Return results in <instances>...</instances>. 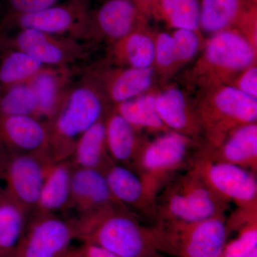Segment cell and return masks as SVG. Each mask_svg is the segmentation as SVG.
<instances>
[{
    "label": "cell",
    "instance_id": "16",
    "mask_svg": "<svg viewBox=\"0 0 257 257\" xmlns=\"http://www.w3.org/2000/svg\"><path fill=\"white\" fill-rule=\"evenodd\" d=\"M111 207H125L113 196L102 172L74 169L67 209H74L80 216Z\"/></svg>",
    "mask_w": 257,
    "mask_h": 257
},
{
    "label": "cell",
    "instance_id": "34",
    "mask_svg": "<svg viewBox=\"0 0 257 257\" xmlns=\"http://www.w3.org/2000/svg\"><path fill=\"white\" fill-rule=\"evenodd\" d=\"M228 85L257 99L256 63L251 64L240 72Z\"/></svg>",
    "mask_w": 257,
    "mask_h": 257
},
{
    "label": "cell",
    "instance_id": "23",
    "mask_svg": "<svg viewBox=\"0 0 257 257\" xmlns=\"http://www.w3.org/2000/svg\"><path fill=\"white\" fill-rule=\"evenodd\" d=\"M155 35L147 26L111 44L109 57L115 64L135 68H151L155 62Z\"/></svg>",
    "mask_w": 257,
    "mask_h": 257
},
{
    "label": "cell",
    "instance_id": "38",
    "mask_svg": "<svg viewBox=\"0 0 257 257\" xmlns=\"http://www.w3.org/2000/svg\"><path fill=\"white\" fill-rule=\"evenodd\" d=\"M135 4L138 5L140 10L143 12L144 15H146L147 18H150V12L160 0H133Z\"/></svg>",
    "mask_w": 257,
    "mask_h": 257
},
{
    "label": "cell",
    "instance_id": "22",
    "mask_svg": "<svg viewBox=\"0 0 257 257\" xmlns=\"http://www.w3.org/2000/svg\"><path fill=\"white\" fill-rule=\"evenodd\" d=\"M74 169L69 160L50 166L32 214H55L57 211L68 208Z\"/></svg>",
    "mask_w": 257,
    "mask_h": 257
},
{
    "label": "cell",
    "instance_id": "10",
    "mask_svg": "<svg viewBox=\"0 0 257 257\" xmlns=\"http://www.w3.org/2000/svg\"><path fill=\"white\" fill-rule=\"evenodd\" d=\"M75 239L73 219L55 214H32L10 257H67Z\"/></svg>",
    "mask_w": 257,
    "mask_h": 257
},
{
    "label": "cell",
    "instance_id": "40",
    "mask_svg": "<svg viewBox=\"0 0 257 257\" xmlns=\"http://www.w3.org/2000/svg\"><path fill=\"white\" fill-rule=\"evenodd\" d=\"M3 42H4V37L0 36V51L3 50Z\"/></svg>",
    "mask_w": 257,
    "mask_h": 257
},
{
    "label": "cell",
    "instance_id": "36",
    "mask_svg": "<svg viewBox=\"0 0 257 257\" xmlns=\"http://www.w3.org/2000/svg\"><path fill=\"white\" fill-rule=\"evenodd\" d=\"M67 257H117L110 251L92 244L82 242L77 247H72Z\"/></svg>",
    "mask_w": 257,
    "mask_h": 257
},
{
    "label": "cell",
    "instance_id": "11",
    "mask_svg": "<svg viewBox=\"0 0 257 257\" xmlns=\"http://www.w3.org/2000/svg\"><path fill=\"white\" fill-rule=\"evenodd\" d=\"M52 163L43 153L12 154L8 160L3 177L5 189L29 216L36 207Z\"/></svg>",
    "mask_w": 257,
    "mask_h": 257
},
{
    "label": "cell",
    "instance_id": "8",
    "mask_svg": "<svg viewBox=\"0 0 257 257\" xmlns=\"http://www.w3.org/2000/svg\"><path fill=\"white\" fill-rule=\"evenodd\" d=\"M91 0H67L42 11L26 15H7V28L31 29L37 31L72 37L88 38Z\"/></svg>",
    "mask_w": 257,
    "mask_h": 257
},
{
    "label": "cell",
    "instance_id": "39",
    "mask_svg": "<svg viewBox=\"0 0 257 257\" xmlns=\"http://www.w3.org/2000/svg\"><path fill=\"white\" fill-rule=\"evenodd\" d=\"M246 257H257V248L253 250V251H251Z\"/></svg>",
    "mask_w": 257,
    "mask_h": 257
},
{
    "label": "cell",
    "instance_id": "27",
    "mask_svg": "<svg viewBox=\"0 0 257 257\" xmlns=\"http://www.w3.org/2000/svg\"><path fill=\"white\" fill-rule=\"evenodd\" d=\"M29 214L0 186V257H10L18 246Z\"/></svg>",
    "mask_w": 257,
    "mask_h": 257
},
{
    "label": "cell",
    "instance_id": "6",
    "mask_svg": "<svg viewBox=\"0 0 257 257\" xmlns=\"http://www.w3.org/2000/svg\"><path fill=\"white\" fill-rule=\"evenodd\" d=\"M194 105L207 148L219 147L236 128L257 121V99L226 84L202 90Z\"/></svg>",
    "mask_w": 257,
    "mask_h": 257
},
{
    "label": "cell",
    "instance_id": "26",
    "mask_svg": "<svg viewBox=\"0 0 257 257\" xmlns=\"http://www.w3.org/2000/svg\"><path fill=\"white\" fill-rule=\"evenodd\" d=\"M157 91L145 93L114 105L115 112L128 121L139 133L145 131L161 135L170 131L160 119L156 109Z\"/></svg>",
    "mask_w": 257,
    "mask_h": 257
},
{
    "label": "cell",
    "instance_id": "31",
    "mask_svg": "<svg viewBox=\"0 0 257 257\" xmlns=\"http://www.w3.org/2000/svg\"><path fill=\"white\" fill-rule=\"evenodd\" d=\"M155 62L153 68L162 82L178 70L175 45L170 34L160 32L155 35Z\"/></svg>",
    "mask_w": 257,
    "mask_h": 257
},
{
    "label": "cell",
    "instance_id": "20",
    "mask_svg": "<svg viewBox=\"0 0 257 257\" xmlns=\"http://www.w3.org/2000/svg\"><path fill=\"white\" fill-rule=\"evenodd\" d=\"M68 67H47L30 81L36 97L37 118L50 124L67 96L70 77Z\"/></svg>",
    "mask_w": 257,
    "mask_h": 257
},
{
    "label": "cell",
    "instance_id": "13",
    "mask_svg": "<svg viewBox=\"0 0 257 257\" xmlns=\"http://www.w3.org/2000/svg\"><path fill=\"white\" fill-rule=\"evenodd\" d=\"M87 77L98 87L107 101L116 104L150 92L155 78L151 68L96 67L89 69Z\"/></svg>",
    "mask_w": 257,
    "mask_h": 257
},
{
    "label": "cell",
    "instance_id": "7",
    "mask_svg": "<svg viewBox=\"0 0 257 257\" xmlns=\"http://www.w3.org/2000/svg\"><path fill=\"white\" fill-rule=\"evenodd\" d=\"M202 145L192 138L170 130L151 141L144 142L132 170L157 197L166 184L188 169Z\"/></svg>",
    "mask_w": 257,
    "mask_h": 257
},
{
    "label": "cell",
    "instance_id": "5",
    "mask_svg": "<svg viewBox=\"0 0 257 257\" xmlns=\"http://www.w3.org/2000/svg\"><path fill=\"white\" fill-rule=\"evenodd\" d=\"M156 205L155 222H191L226 216L231 204L188 168L166 184L157 195Z\"/></svg>",
    "mask_w": 257,
    "mask_h": 257
},
{
    "label": "cell",
    "instance_id": "19",
    "mask_svg": "<svg viewBox=\"0 0 257 257\" xmlns=\"http://www.w3.org/2000/svg\"><path fill=\"white\" fill-rule=\"evenodd\" d=\"M199 152L211 160L236 165L256 175V122L236 128L216 148L202 145Z\"/></svg>",
    "mask_w": 257,
    "mask_h": 257
},
{
    "label": "cell",
    "instance_id": "33",
    "mask_svg": "<svg viewBox=\"0 0 257 257\" xmlns=\"http://www.w3.org/2000/svg\"><path fill=\"white\" fill-rule=\"evenodd\" d=\"M237 236L226 241L220 257H246L257 248V221L238 229Z\"/></svg>",
    "mask_w": 257,
    "mask_h": 257
},
{
    "label": "cell",
    "instance_id": "41",
    "mask_svg": "<svg viewBox=\"0 0 257 257\" xmlns=\"http://www.w3.org/2000/svg\"><path fill=\"white\" fill-rule=\"evenodd\" d=\"M250 1L253 2V3H256V0H250Z\"/></svg>",
    "mask_w": 257,
    "mask_h": 257
},
{
    "label": "cell",
    "instance_id": "2",
    "mask_svg": "<svg viewBox=\"0 0 257 257\" xmlns=\"http://www.w3.org/2000/svg\"><path fill=\"white\" fill-rule=\"evenodd\" d=\"M105 101L100 90L87 77L69 89L60 111L49 124L50 137L44 154L51 162L70 159L79 138L105 118Z\"/></svg>",
    "mask_w": 257,
    "mask_h": 257
},
{
    "label": "cell",
    "instance_id": "9",
    "mask_svg": "<svg viewBox=\"0 0 257 257\" xmlns=\"http://www.w3.org/2000/svg\"><path fill=\"white\" fill-rule=\"evenodd\" d=\"M188 168L195 172L213 190L240 209L257 208L256 175L238 166L216 162L202 155L199 149Z\"/></svg>",
    "mask_w": 257,
    "mask_h": 257
},
{
    "label": "cell",
    "instance_id": "15",
    "mask_svg": "<svg viewBox=\"0 0 257 257\" xmlns=\"http://www.w3.org/2000/svg\"><path fill=\"white\" fill-rule=\"evenodd\" d=\"M115 199L149 225L156 221L157 197L149 191L139 176L125 166L113 162L104 172Z\"/></svg>",
    "mask_w": 257,
    "mask_h": 257
},
{
    "label": "cell",
    "instance_id": "35",
    "mask_svg": "<svg viewBox=\"0 0 257 257\" xmlns=\"http://www.w3.org/2000/svg\"><path fill=\"white\" fill-rule=\"evenodd\" d=\"M61 0H8L12 15H26L42 11L59 4Z\"/></svg>",
    "mask_w": 257,
    "mask_h": 257
},
{
    "label": "cell",
    "instance_id": "14",
    "mask_svg": "<svg viewBox=\"0 0 257 257\" xmlns=\"http://www.w3.org/2000/svg\"><path fill=\"white\" fill-rule=\"evenodd\" d=\"M148 20L133 0H106L91 12L88 38L100 36L112 44L146 27Z\"/></svg>",
    "mask_w": 257,
    "mask_h": 257
},
{
    "label": "cell",
    "instance_id": "24",
    "mask_svg": "<svg viewBox=\"0 0 257 257\" xmlns=\"http://www.w3.org/2000/svg\"><path fill=\"white\" fill-rule=\"evenodd\" d=\"M104 119L93 125L77 140L69 159L74 169L103 172L114 162L109 156L106 147Z\"/></svg>",
    "mask_w": 257,
    "mask_h": 257
},
{
    "label": "cell",
    "instance_id": "21",
    "mask_svg": "<svg viewBox=\"0 0 257 257\" xmlns=\"http://www.w3.org/2000/svg\"><path fill=\"white\" fill-rule=\"evenodd\" d=\"M108 152L115 163L132 170L145 139L128 121L114 111L104 119Z\"/></svg>",
    "mask_w": 257,
    "mask_h": 257
},
{
    "label": "cell",
    "instance_id": "25",
    "mask_svg": "<svg viewBox=\"0 0 257 257\" xmlns=\"http://www.w3.org/2000/svg\"><path fill=\"white\" fill-rule=\"evenodd\" d=\"M199 30L211 34L234 28L256 3L250 0H201Z\"/></svg>",
    "mask_w": 257,
    "mask_h": 257
},
{
    "label": "cell",
    "instance_id": "28",
    "mask_svg": "<svg viewBox=\"0 0 257 257\" xmlns=\"http://www.w3.org/2000/svg\"><path fill=\"white\" fill-rule=\"evenodd\" d=\"M199 0H160L150 12V18L164 22L171 28L199 30Z\"/></svg>",
    "mask_w": 257,
    "mask_h": 257
},
{
    "label": "cell",
    "instance_id": "37",
    "mask_svg": "<svg viewBox=\"0 0 257 257\" xmlns=\"http://www.w3.org/2000/svg\"><path fill=\"white\" fill-rule=\"evenodd\" d=\"M11 155V152L6 148L4 144L0 140V179H3L5 167Z\"/></svg>",
    "mask_w": 257,
    "mask_h": 257
},
{
    "label": "cell",
    "instance_id": "18",
    "mask_svg": "<svg viewBox=\"0 0 257 257\" xmlns=\"http://www.w3.org/2000/svg\"><path fill=\"white\" fill-rule=\"evenodd\" d=\"M50 137L47 123L29 115L0 119V140L12 154L44 153Z\"/></svg>",
    "mask_w": 257,
    "mask_h": 257
},
{
    "label": "cell",
    "instance_id": "3",
    "mask_svg": "<svg viewBox=\"0 0 257 257\" xmlns=\"http://www.w3.org/2000/svg\"><path fill=\"white\" fill-rule=\"evenodd\" d=\"M256 63V47L234 28L211 35L202 55L184 76L189 87L200 91L228 85L240 72Z\"/></svg>",
    "mask_w": 257,
    "mask_h": 257
},
{
    "label": "cell",
    "instance_id": "32",
    "mask_svg": "<svg viewBox=\"0 0 257 257\" xmlns=\"http://www.w3.org/2000/svg\"><path fill=\"white\" fill-rule=\"evenodd\" d=\"M175 45L176 59L178 69L192 61L202 45L200 31L178 29L171 34Z\"/></svg>",
    "mask_w": 257,
    "mask_h": 257
},
{
    "label": "cell",
    "instance_id": "17",
    "mask_svg": "<svg viewBox=\"0 0 257 257\" xmlns=\"http://www.w3.org/2000/svg\"><path fill=\"white\" fill-rule=\"evenodd\" d=\"M155 104L167 128L203 144L202 130L194 105L179 88L168 85L157 91Z\"/></svg>",
    "mask_w": 257,
    "mask_h": 257
},
{
    "label": "cell",
    "instance_id": "4",
    "mask_svg": "<svg viewBox=\"0 0 257 257\" xmlns=\"http://www.w3.org/2000/svg\"><path fill=\"white\" fill-rule=\"evenodd\" d=\"M226 216L198 221L147 225L152 246L168 257H220L226 241Z\"/></svg>",
    "mask_w": 257,
    "mask_h": 257
},
{
    "label": "cell",
    "instance_id": "1",
    "mask_svg": "<svg viewBox=\"0 0 257 257\" xmlns=\"http://www.w3.org/2000/svg\"><path fill=\"white\" fill-rule=\"evenodd\" d=\"M126 207H111L74 219L77 239L117 257H164L152 246L147 226Z\"/></svg>",
    "mask_w": 257,
    "mask_h": 257
},
{
    "label": "cell",
    "instance_id": "30",
    "mask_svg": "<svg viewBox=\"0 0 257 257\" xmlns=\"http://www.w3.org/2000/svg\"><path fill=\"white\" fill-rule=\"evenodd\" d=\"M37 111L36 97L30 82L0 87V119L17 115L37 118Z\"/></svg>",
    "mask_w": 257,
    "mask_h": 257
},
{
    "label": "cell",
    "instance_id": "12",
    "mask_svg": "<svg viewBox=\"0 0 257 257\" xmlns=\"http://www.w3.org/2000/svg\"><path fill=\"white\" fill-rule=\"evenodd\" d=\"M5 48L22 51L50 67H68L86 56V50L78 40L31 29L18 30L14 37L4 38Z\"/></svg>",
    "mask_w": 257,
    "mask_h": 257
},
{
    "label": "cell",
    "instance_id": "29",
    "mask_svg": "<svg viewBox=\"0 0 257 257\" xmlns=\"http://www.w3.org/2000/svg\"><path fill=\"white\" fill-rule=\"evenodd\" d=\"M3 50L0 58V87L30 82L47 67L22 51L11 48Z\"/></svg>",
    "mask_w": 257,
    "mask_h": 257
}]
</instances>
